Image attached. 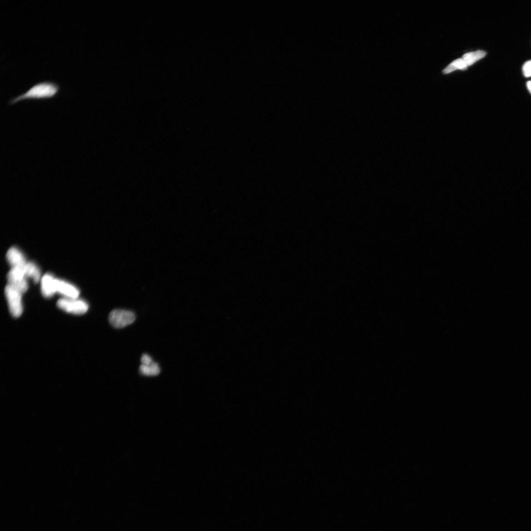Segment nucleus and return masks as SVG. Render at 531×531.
<instances>
[{"label":"nucleus","instance_id":"2","mask_svg":"<svg viewBox=\"0 0 531 531\" xmlns=\"http://www.w3.org/2000/svg\"><path fill=\"white\" fill-rule=\"evenodd\" d=\"M12 515L21 531H50L55 525L45 505L32 494L16 500Z\"/></svg>","mask_w":531,"mask_h":531},{"label":"nucleus","instance_id":"3","mask_svg":"<svg viewBox=\"0 0 531 531\" xmlns=\"http://www.w3.org/2000/svg\"><path fill=\"white\" fill-rule=\"evenodd\" d=\"M51 531H75V530L65 524H56L55 523V525L51 529Z\"/></svg>","mask_w":531,"mask_h":531},{"label":"nucleus","instance_id":"1","mask_svg":"<svg viewBox=\"0 0 531 531\" xmlns=\"http://www.w3.org/2000/svg\"><path fill=\"white\" fill-rule=\"evenodd\" d=\"M120 173L112 165L91 162L77 165L60 175L55 183L23 198L19 210H26L50 200L102 198L116 187Z\"/></svg>","mask_w":531,"mask_h":531}]
</instances>
